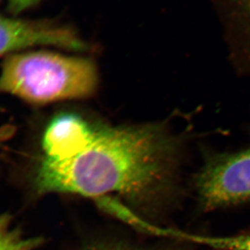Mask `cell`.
<instances>
[{"label": "cell", "instance_id": "5", "mask_svg": "<svg viewBox=\"0 0 250 250\" xmlns=\"http://www.w3.org/2000/svg\"><path fill=\"white\" fill-rule=\"evenodd\" d=\"M96 126L97 124L77 114H60L49 123L44 132L42 159L58 160L70 156L89 142Z\"/></svg>", "mask_w": 250, "mask_h": 250}, {"label": "cell", "instance_id": "2", "mask_svg": "<svg viewBox=\"0 0 250 250\" xmlns=\"http://www.w3.org/2000/svg\"><path fill=\"white\" fill-rule=\"evenodd\" d=\"M98 85L93 60L46 47L7 56L0 72V91L33 104L85 99Z\"/></svg>", "mask_w": 250, "mask_h": 250}, {"label": "cell", "instance_id": "10", "mask_svg": "<svg viewBox=\"0 0 250 250\" xmlns=\"http://www.w3.org/2000/svg\"><path fill=\"white\" fill-rule=\"evenodd\" d=\"M1 1H2V0H0V2H1Z\"/></svg>", "mask_w": 250, "mask_h": 250}, {"label": "cell", "instance_id": "8", "mask_svg": "<svg viewBox=\"0 0 250 250\" xmlns=\"http://www.w3.org/2000/svg\"><path fill=\"white\" fill-rule=\"evenodd\" d=\"M9 12L19 15L39 4L42 0H7Z\"/></svg>", "mask_w": 250, "mask_h": 250}, {"label": "cell", "instance_id": "6", "mask_svg": "<svg viewBox=\"0 0 250 250\" xmlns=\"http://www.w3.org/2000/svg\"><path fill=\"white\" fill-rule=\"evenodd\" d=\"M42 242L41 238L24 236L12 226L9 216L0 214V250H35Z\"/></svg>", "mask_w": 250, "mask_h": 250}, {"label": "cell", "instance_id": "7", "mask_svg": "<svg viewBox=\"0 0 250 250\" xmlns=\"http://www.w3.org/2000/svg\"><path fill=\"white\" fill-rule=\"evenodd\" d=\"M205 246L219 250H250V234L237 236L209 237L204 240Z\"/></svg>", "mask_w": 250, "mask_h": 250}, {"label": "cell", "instance_id": "1", "mask_svg": "<svg viewBox=\"0 0 250 250\" xmlns=\"http://www.w3.org/2000/svg\"><path fill=\"white\" fill-rule=\"evenodd\" d=\"M179 147L177 139L159 125L97 124L89 142L70 156L42 159L36 188L40 193L99 199L116 193L134 204H154L171 191Z\"/></svg>", "mask_w": 250, "mask_h": 250}, {"label": "cell", "instance_id": "9", "mask_svg": "<svg viewBox=\"0 0 250 250\" xmlns=\"http://www.w3.org/2000/svg\"><path fill=\"white\" fill-rule=\"evenodd\" d=\"M94 250H138V249L128 248V247H125V246H106V247H103V248L97 249Z\"/></svg>", "mask_w": 250, "mask_h": 250}, {"label": "cell", "instance_id": "3", "mask_svg": "<svg viewBox=\"0 0 250 250\" xmlns=\"http://www.w3.org/2000/svg\"><path fill=\"white\" fill-rule=\"evenodd\" d=\"M197 196L207 210L250 200V146L212 158L196 180Z\"/></svg>", "mask_w": 250, "mask_h": 250}, {"label": "cell", "instance_id": "4", "mask_svg": "<svg viewBox=\"0 0 250 250\" xmlns=\"http://www.w3.org/2000/svg\"><path fill=\"white\" fill-rule=\"evenodd\" d=\"M57 48L88 52L92 46L68 24L48 19L0 15V57L29 49Z\"/></svg>", "mask_w": 250, "mask_h": 250}]
</instances>
